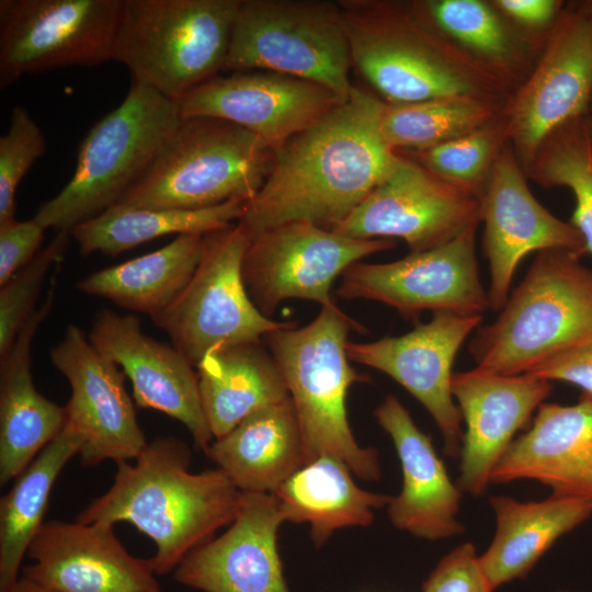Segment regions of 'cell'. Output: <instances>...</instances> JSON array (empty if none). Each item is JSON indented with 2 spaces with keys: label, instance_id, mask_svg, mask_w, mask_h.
Returning <instances> with one entry per match:
<instances>
[{
  "label": "cell",
  "instance_id": "ffe728a7",
  "mask_svg": "<svg viewBox=\"0 0 592 592\" xmlns=\"http://www.w3.org/2000/svg\"><path fill=\"white\" fill-rule=\"evenodd\" d=\"M88 337L128 377L138 407L178 420L191 433L196 448L208 447L213 435L201 399L197 372L177 348L145 334L135 315L111 309L95 314Z\"/></svg>",
  "mask_w": 592,
  "mask_h": 592
},
{
  "label": "cell",
  "instance_id": "4316f807",
  "mask_svg": "<svg viewBox=\"0 0 592 592\" xmlns=\"http://www.w3.org/2000/svg\"><path fill=\"white\" fill-rule=\"evenodd\" d=\"M489 503L496 532L479 562L493 591L525 578L560 537L592 515V498L558 493L526 502L492 496Z\"/></svg>",
  "mask_w": 592,
  "mask_h": 592
},
{
  "label": "cell",
  "instance_id": "cb8c5ba5",
  "mask_svg": "<svg viewBox=\"0 0 592 592\" xmlns=\"http://www.w3.org/2000/svg\"><path fill=\"white\" fill-rule=\"evenodd\" d=\"M374 415L390 436L402 470L401 491L387 505L391 524L429 540L464 533L457 519L462 491L451 480L431 437L417 426L395 395H387Z\"/></svg>",
  "mask_w": 592,
  "mask_h": 592
},
{
  "label": "cell",
  "instance_id": "60d3db41",
  "mask_svg": "<svg viewBox=\"0 0 592 592\" xmlns=\"http://www.w3.org/2000/svg\"><path fill=\"white\" fill-rule=\"evenodd\" d=\"M45 228L34 218L0 225V286L39 252Z\"/></svg>",
  "mask_w": 592,
  "mask_h": 592
},
{
  "label": "cell",
  "instance_id": "f35d334b",
  "mask_svg": "<svg viewBox=\"0 0 592 592\" xmlns=\"http://www.w3.org/2000/svg\"><path fill=\"white\" fill-rule=\"evenodd\" d=\"M45 147L44 135L26 109L13 107L9 129L0 137V225L15 219L16 189Z\"/></svg>",
  "mask_w": 592,
  "mask_h": 592
},
{
  "label": "cell",
  "instance_id": "d6a6232c",
  "mask_svg": "<svg viewBox=\"0 0 592 592\" xmlns=\"http://www.w3.org/2000/svg\"><path fill=\"white\" fill-rule=\"evenodd\" d=\"M203 236L179 235L158 250L91 273L77 283V288L152 317L190 282L201 260Z\"/></svg>",
  "mask_w": 592,
  "mask_h": 592
},
{
  "label": "cell",
  "instance_id": "7402d4cb",
  "mask_svg": "<svg viewBox=\"0 0 592 592\" xmlns=\"http://www.w3.org/2000/svg\"><path fill=\"white\" fill-rule=\"evenodd\" d=\"M22 574L58 592H161L149 559L133 556L113 525L43 523Z\"/></svg>",
  "mask_w": 592,
  "mask_h": 592
},
{
  "label": "cell",
  "instance_id": "d4e9b609",
  "mask_svg": "<svg viewBox=\"0 0 592 592\" xmlns=\"http://www.w3.org/2000/svg\"><path fill=\"white\" fill-rule=\"evenodd\" d=\"M532 426L513 440L490 482L539 481L553 493L592 498V395L565 406L543 402Z\"/></svg>",
  "mask_w": 592,
  "mask_h": 592
},
{
  "label": "cell",
  "instance_id": "7dc6e473",
  "mask_svg": "<svg viewBox=\"0 0 592 592\" xmlns=\"http://www.w3.org/2000/svg\"><path fill=\"white\" fill-rule=\"evenodd\" d=\"M589 115L592 116V101H591L590 109H589Z\"/></svg>",
  "mask_w": 592,
  "mask_h": 592
},
{
  "label": "cell",
  "instance_id": "7c38bea8",
  "mask_svg": "<svg viewBox=\"0 0 592 592\" xmlns=\"http://www.w3.org/2000/svg\"><path fill=\"white\" fill-rule=\"evenodd\" d=\"M123 0H1L0 87L22 76L114 57Z\"/></svg>",
  "mask_w": 592,
  "mask_h": 592
},
{
  "label": "cell",
  "instance_id": "ab89813d",
  "mask_svg": "<svg viewBox=\"0 0 592 592\" xmlns=\"http://www.w3.org/2000/svg\"><path fill=\"white\" fill-rule=\"evenodd\" d=\"M423 592H493L476 547L466 542L445 555L423 583Z\"/></svg>",
  "mask_w": 592,
  "mask_h": 592
},
{
  "label": "cell",
  "instance_id": "ac0fdd59",
  "mask_svg": "<svg viewBox=\"0 0 592 592\" xmlns=\"http://www.w3.org/2000/svg\"><path fill=\"white\" fill-rule=\"evenodd\" d=\"M49 356L71 388L65 408L84 435L80 463L93 467L105 460L137 458L148 443L118 365L76 325L67 326Z\"/></svg>",
  "mask_w": 592,
  "mask_h": 592
},
{
  "label": "cell",
  "instance_id": "8d00e7d4",
  "mask_svg": "<svg viewBox=\"0 0 592 592\" xmlns=\"http://www.w3.org/2000/svg\"><path fill=\"white\" fill-rule=\"evenodd\" d=\"M508 144L501 113L465 136L413 152V159L441 180L480 200L496 161Z\"/></svg>",
  "mask_w": 592,
  "mask_h": 592
},
{
  "label": "cell",
  "instance_id": "52a82bcc",
  "mask_svg": "<svg viewBox=\"0 0 592 592\" xmlns=\"http://www.w3.org/2000/svg\"><path fill=\"white\" fill-rule=\"evenodd\" d=\"M273 156L264 140L239 125L215 117L185 118L117 204L200 209L249 202L266 180Z\"/></svg>",
  "mask_w": 592,
  "mask_h": 592
},
{
  "label": "cell",
  "instance_id": "7bdbcfd3",
  "mask_svg": "<svg viewBox=\"0 0 592 592\" xmlns=\"http://www.w3.org/2000/svg\"><path fill=\"white\" fill-rule=\"evenodd\" d=\"M492 4L514 25L546 37L566 4L559 0H492Z\"/></svg>",
  "mask_w": 592,
  "mask_h": 592
},
{
  "label": "cell",
  "instance_id": "3957f363",
  "mask_svg": "<svg viewBox=\"0 0 592 592\" xmlns=\"http://www.w3.org/2000/svg\"><path fill=\"white\" fill-rule=\"evenodd\" d=\"M352 60L386 104L469 96L506 101L512 91L420 19L410 2L337 1Z\"/></svg>",
  "mask_w": 592,
  "mask_h": 592
},
{
  "label": "cell",
  "instance_id": "b9f144b4",
  "mask_svg": "<svg viewBox=\"0 0 592 592\" xmlns=\"http://www.w3.org/2000/svg\"><path fill=\"white\" fill-rule=\"evenodd\" d=\"M548 382H565L592 395V333L574 346L557 354L528 373Z\"/></svg>",
  "mask_w": 592,
  "mask_h": 592
},
{
  "label": "cell",
  "instance_id": "8fae6325",
  "mask_svg": "<svg viewBox=\"0 0 592 592\" xmlns=\"http://www.w3.org/2000/svg\"><path fill=\"white\" fill-rule=\"evenodd\" d=\"M592 101V16L566 4L526 79L502 109L505 134L525 170L561 125L587 116Z\"/></svg>",
  "mask_w": 592,
  "mask_h": 592
},
{
  "label": "cell",
  "instance_id": "e0dca14e",
  "mask_svg": "<svg viewBox=\"0 0 592 592\" xmlns=\"http://www.w3.org/2000/svg\"><path fill=\"white\" fill-rule=\"evenodd\" d=\"M482 250L489 266L490 309L500 311L525 257L546 250L587 254L578 230L545 208L531 192L525 170L508 144L480 197Z\"/></svg>",
  "mask_w": 592,
  "mask_h": 592
},
{
  "label": "cell",
  "instance_id": "9c48e42d",
  "mask_svg": "<svg viewBox=\"0 0 592 592\" xmlns=\"http://www.w3.org/2000/svg\"><path fill=\"white\" fill-rule=\"evenodd\" d=\"M351 69L337 2L241 0L223 70L278 72L345 99Z\"/></svg>",
  "mask_w": 592,
  "mask_h": 592
},
{
  "label": "cell",
  "instance_id": "5bb4252c",
  "mask_svg": "<svg viewBox=\"0 0 592 592\" xmlns=\"http://www.w3.org/2000/svg\"><path fill=\"white\" fill-rule=\"evenodd\" d=\"M477 228L396 261L356 262L342 274L337 295L384 304L406 319L425 310L482 316L490 306L478 271Z\"/></svg>",
  "mask_w": 592,
  "mask_h": 592
},
{
  "label": "cell",
  "instance_id": "1f68e13d",
  "mask_svg": "<svg viewBox=\"0 0 592 592\" xmlns=\"http://www.w3.org/2000/svg\"><path fill=\"white\" fill-rule=\"evenodd\" d=\"M84 444L79 426L67 417L60 433L14 479L0 500V592L19 579L23 557L43 525L53 486Z\"/></svg>",
  "mask_w": 592,
  "mask_h": 592
},
{
  "label": "cell",
  "instance_id": "f6af8a7d",
  "mask_svg": "<svg viewBox=\"0 0 592 592\" xmlns=\"http://www.w3.org/2000/svg\"><path fill=\"white\" fill-rule=\"evenodd\" d=\"M585 126H587V132H588L590 143L592 146V116L589 114L585 116Z\"/></svg>",
  "mask_w": 592,
  "mask_h": 592
},
{
  "label": "cell",
  "instance_id": "ba28073f",
  "mask_svg": "<svg viewBox=\"0 0 592 592\" xmlns=\"http://www.w3.org/2000/svg\"><path fill=\"white\" fill-rule=\"evenodd\" d=\"M241 0H123L113 59L179 101L218 75Z\"/></svg>",
  "mask_w": 592,
  "mask_h": 592
},
{
  "label": "cell",
  "instance_id": "277c9868",
  "mask_svg": "<svg viewBox=\"0 0 592 592\" xmlns=\"http://www.w3.org/2000/svg\"><path fill=\"white\" fill-rule=\"evenodd\" d=\"M351 331L366 329L339 306L321 307L304 327L273 331L263 339L287 386L300 428L305 464L321 455L342 459L358 478H380L378 453L362 447L348 418L346 398L355 383L367 375L349 363L346 345Z\"/></svg>",
  "mask_w": 592,
  "mask_h": 592
},
{
  "label": "cell",
  "instance_id": "83f0119b",
  "mask_svg": "<svg viewBox=\"0 0 592 592\" xmlns=\"http://www.w3.org/2000/svg\"><path fill=\"white\" fill-rule=\"evenodd\" d=\"M414 13L512 92L534 68L546 37L528 34L491 1H410Z\"/></svg>",
  "mask_w": 592,
  "mask_h": 592
},
{
  "label": "cell",
  "instance_id": "30bf717a",
  "mask_svg": "<svg viewBox=\"0 0 592 592\" xmlns=\"http://www.w3.org/2000/svg\"><path fill=\"white\" fill-rule=\"evenodd\" d=\"M251 240L250 231L238 221L205 234L190 282L164 310L151 317L195 367L219 345L261 341L296 323L264 316L250 299L241 264Z\"/></svg>",
  "mask_w": 592,
  "mask_h": 592
},
{
  "label": "cell",
  "instance_id": "f1b7e54d",
  "mask_svg": "<svg viewBox=\"0 0 592 592\" xmlns=\"http://www.w3.org/2000/svg\"><path fill=\"white\" fill-rule=\"evenodd\" d=\"M204 453L241 492L273 493L305 465L291 397L251 413Z\"/></svg>",
  "mask_w": 592,
  "mask_h": 592
},
{
  "label": "cell",
  "instance_id": "8992f818",
  "mask_svg": "<svg viewBox=\"0 0 592 592\" xmlns=\"http://www.w3.org/2000/svg\"><path fill=\"white\" fill-rule=\"evenodd\" d=\"M182 119L177 101L133 79L122 103L82 139L69 182L33 218L45 229L70 231L117 204Z\"/></svg>",
  "mask_w": 592,
  "mask_h": 592
},
{
  "label": "cell",
  "instance_id": "2e32d148",
  "mask_svg": "<svg viewBox=\"0 0 592 592\" xmlns=\"http://www.w3.org/2000/svg\"><path fill=\"white\" fill-rule=\"evenodd\" d=\"M482 316L440 311L398 337L373 342L349 341L350 361L377 369L407 389L431 414L444 441V454H460L462 413L452 392L453 364Z\"/></svg>",
  "mask_w": 592,
  "mask_h": 592
},
{
  "label": "cell",
  "instance_id": "836d02e7",
  "mask_svg": "<svg viewBox=\"0 0 592 592\" xmlns=\"http://www.w3.org/2000/svg\"><path fill=\"white\" fill-rule=\"evenodd\" d=\"M244 201H229L200 209L140 208L115 204L70 230L82 255H117L170 234L205 235L237 223Z\"/></svg>",
  "mask_w": 592,
  "mask_h": 592
},
{
  "label": "cell",
  "instance_id": "6da1fadb",
  "mask_svg": "<svg viewBox=\"0 0 592 592\" xmlns=\"http://www.w3.org/2000/svg\"><path fill=\"white\" fill-rule=\"evenodd\" d=\"M385 105L379 96L353 87L329 113L274 150L266 180L238 223L252 237L292 221L332 230L401 157L382 134Z\"/></svg>",
  "mask_w": 592,
  "mask_h": 592
},
{
  "label": "cell",
  "instance_id": "9a60e30c",
  "mask_svg": "<svg viewBox=\"0 0 592 592\" xmlns=\"http://www.w3.org/2000/svg\"><path fill=\"white\" fill-rule=\"evenodd\" d=\"M479 223V198L401 155L389 175L332 230L357 239L400 238L410 252H421Z\"/></svg>",
  "mask_w": 592,
  "mask_h": 592
},
{
  "label": "cell",
  "instance_id": "e575fe53",
  "mask_svg": "<svg viewBox=\"0 0 592 592\" xmlns=\"http://www.w3.org/2000/svg\"><path fill=\"white\" fill-rule=\"evenodd\" d=\"M504 103L454 96L409 104H386L380 129L394 150L423 151L482 127L502 113Z\"/></svg>",
  "mask_w": 592,
  "mask_h": 592
},
{
  "label": "cell",
  "instance_id": "4dcf8cb0",
  "mask_svg": "<svg viewBox=\"0 0 592 592\" xmlns=\"http://www.w3.org/2000/svg\"><path fill=\"white\" fill-rule=\"evenodd\" d=\"M285 522L308 523L312 543L320 547L337 531L368 526L374 511L391 497L366 491L352 478L349 466L332 455L305 464L274 492Z\"/></svg>",
  "mask_w": 592,
  "mask_h": 592
},
{
  "label": "cell",
  "instance_id": "5b68a950",
  "mask_svg": "<svg viewBox=\"0 0 592 592\" xmlns=\"http://www.w3.org/2000/svg\"><path fill=\"white\" fill-rule=\"evenodd\" d=\"M568 250L536 253L498 317L468 344L475 367L525 374L592 333V269Z\"/></svg>",
  "mask_w": 592,
  "mask_h": 592
},
{
  "label": "cell",
  "instance_id": "d590c367",
  "mask_svg": "<svg viewBox=\"0 0 592 592\" xmlns=\"http://www.w3.org/2000/svg\"><path fill=\"white\" fill-rule=\"evenodd\" d=\"M527 179L550 187H566L574 198L569 223L581 235L592 255V146L585 116L555 129L525 169Z\"/></svg>",
  "mask_w": 592,
  "mask_h": 592
},
{
  "label": "cell",
  "instance_id": "4fadbf2b",
  "mask_svg": "<svg viewBox=\"0 0 592 592\" xmlns=\"http://www.w3.org/2000/svg\"><path fill=\"white\" fill-rule=\"evenodd\" d=\"M396 247L391 239H357L306 221L267 228L252 237L241 274L254 306L270 318L287 299L338 306L337 277L362 259Z\"/></svg>",
  "mask_w": 592,
  "mask_h": 592
},
{
  "label": "cell",
  "instance_id": "ee69618b",
  "mask_svg": "<svg viewBox=\"0 0 592 592\" xmlns=\"http://www.w3.org/2000/svg\"><path fill=\"white\" fill-rule=\"evenodd\" d=\"M9 592H58L24 574L20 576Z\"/></svg>",
  "mask_w": 592,
  "mask_h": 592
},
{
  "label": "cell",
  "instance_id": "484cf974",
  "mask_svg": "<svg viewBox=\"0 0 592 592\" xmlns=\"http://www.w3.org/2000/svg\"><path fill=\"white\" fill-rule=\"evenodd\" d=\"M56 275L43 304L27 318L0 357V483L15 479L64 429L66 408L37 391L32 343L55 299Z\"/></svg>",
  "mask_w": 592,
  "mask_h": 592
},
{
  "label": "cell",
  "instance_id": "7a4b0ae2",
  "mask_svg": "<svg viewBox=\"0 0 592 592\" xmlns=\"http://www.w3.org/2000/svg\"><path fill=\"white\" fill-rule=\"evenodd\" d=\"M135 460L116 463L112 486L76 521L134 525L156 544L153 572L166 574L232 523L242 492L218 468L191 473V451L174 436L155 439Z\"/></svg>",
  "mask_w": 592,
  "mask_h": 592
},
{
  "label": "cell",
  "instance_id": "603a6c76",
  "mask_svg": "<svg viewBox=\"0 0 592 592\" xmlns=\"http://www.w3.org/2000/svg\"><path fill=\"white\" fill-rule=\"evenodd\" d=\"M284 522L273 493L242 492L227 531L191 551L175 580L203 592H289L277 548Z\"/></svg>",
  "mask_w": 592,
  "mask_h": 592
},
{
  "label": "cell",
  "instance_id": "f546056e",
  "mask_svg": "<svg viewBox=\"0 0 592 592\" xmlns=\"http://www.w3.org/2000/svg\"><path fill=\"white\" fill-rule=\"evenodd\" d=\"M196 368L204 412L215 440L257 410L289 397L273 355L261 341L219 345Z\"/></svg>",
  "mask_w": 592,
  "mask_h": 592
},
{
  "label": "cell",
  "instance_id": "bcb514c9",
  "mask_svg": "<svg viewBox=\"0 0 592 592\" xmlns=\"http://www.w3.org/2000/svg\"><path fill=\"white\" fill-rule=\"evenodd\" d=\"M583 9L592 16V0L580 1Z\"/></svg>",
  "mask_w": 592,
  "mask_h": 592
},
{
  "label": "cell",
  "instance_id": "44dd1931",
  "mask_svg": "<svg viewBox=\"0 0 592 592\" xmlns=\"http://www.w3.org/2000/svg\"><path fill=\"white\" fill-rule=\"evenodd\" d=\"M551 390V382L526 373L500 375L476 367L454 373L452 392L466 426L457 480L462 492L480 496L487 490L516 432Z\"/></svg>",
  "mask_w": 592,
  "mask_h": 592
},
{
  "label": "cell",
  "instance_id": "74e56055",
  "mask_svg": "<svg viewBox=\"0 0 592 592\" xmlns=\"http://www.w3.org/2000/svg\"><path fill=\"white\" fill-rule=\"evenodd\" d=\"M70 231H57L34 259L0 286V357L13 344L21 328L35 310L34 305L52 265L61 261Z\"/></svg>",
  "mask_w": 592,
  "mask_h": 592
},
{
  "label": "cell",
  "instance_id": "d6986e66",
  "mask_svg": "<svg viewBox=\"0 0 592 592\" xmlns=\"http://www.w3.org/2000/svg\"><path fill=\"white\" fill-rule=\"evenodd\" d=\"M342 100L330 89L311 81L250 70L216 75L177 102L183 119L220 118L250 130L276 150Z\"/></svg>",
  "mask_w": 592,
  "mask_h": 592
}]
</instances>
